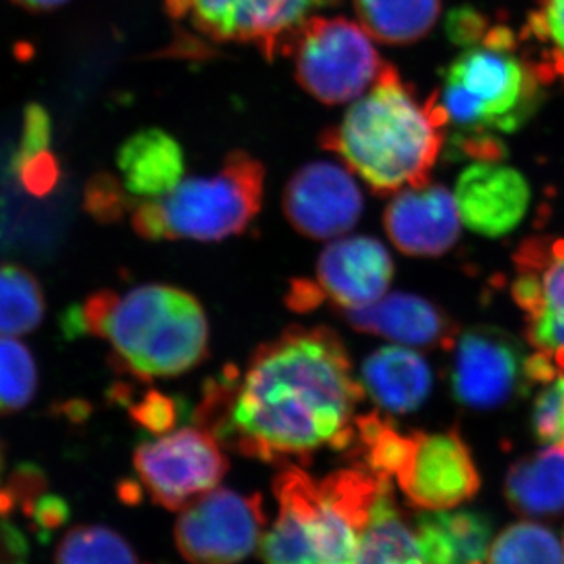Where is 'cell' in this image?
Returning a JSON list of instances; mask_svg holds the SVG:
<instances>
[{
    "mask_svg": "<svg viewBox=\"0 0 564 564\" xmlns=\"http://www.w3.org/2000/svg\"><path fill=\"white\" fill-rule=\"evenodd\" d=\"M362 399L339 334L293 325L259 345L243 372L228 364L207 380L193 419L229 451L296 466L351 447Z\"/></svg>",
    "mask_w": 564,
    "mask_h": 564,
    "instance_id": "6da1fadb",
    "label": "cell"
},
{
    "mask_svg": "<svg viewBox=\"0 0 564 564\" xmlns=\"http://www.w3.org/2000/svg\"><path fill=\"white\" fill-rule=\"evenodd\" d=\"M63 333L74 339L107 340L113 366L141 381L180 377L209 355V323L192 293L166 284L126 292L99 291L63 314Z\"/></svg>",
    "mask_w": 564,
    "mask_h": 564,
    "instance_id": "7a4b0ae2",
    "label": "cell"
},
{
    "mask_svg": "<svg viewBox=\"0 0 564 564\" xmlns=\"http://www.w3.org/2000/svg\"><path fill=\"white\" fill-rule=\"evenodd\" d=\"M445 126L432 101L419 102L391 65L356 99L343 121L322 137L345 166L378 195L430 182L443 150Z\"/></svg>",
    "mask_w": 564,
    "mask_h": 564,
    "instance_id": "3957f363",
    "label": "cell"
},
{
    "mask_svg": "<svg viewBox=\"0 0 564 564\" xmlns=\"http://www.w3.org/2000/svg\"><path fill=\"white\" fill-rule=\"evenodd\" d=\"M381 481L362 469L315 480L285 466L273 480L280 514L263 534V563L355 564Z\"/></svg>",
    "mask_w": 564,
    "mask_h": 564,
    "instance_id": "277c9868",
    "label": "cell"
},
{
    "mask_svg": "<svg viewBox=\"0 0 564 564\" xmlns=\"http://www.w3.org/2000/svg\"><path fill=\"white\" fill-rule=\"evenodd\" d=\"M545 76L540 66L518 51L514 33L491 25L444 69L434 109L451 139L513 133L532 118L544 98Z\"/></svg>",
    "mask_w": 564,
    "mask_h": 564,
    "instance_id": "5b68a950",
    "label": "cell"
},
{
    "mask_svg": "<svg viewBox=\"0 0 564 564\" xmlns=\"http://www.w3.org/2000/svg\"><path fill=\"white\" fill-rule=\"evenodd\" d=\"M263 181L261 162L232 152L220 172L182 181L169 195L137 204L133 231L152 242H218L239 236L261 210Z\"/></svg>",
    "mask_w": 564,
    "mask_h": 564,
    "instance_id": "8992f818",
    "label": "cell"
},
{
    "mask_svg": "<svg viewBox=\"0 0 564 564\" xmlns=\"http://www.w3.org/2000/svg\"><path fill=\"white\" fill-rule=\"evenodd\" d=\"M291 55L303 90L328 106L355 102L383 73L373 39L359 22L313 17L300 29Z\"/></svg>",
    "mask_w": 564,
    "mask_h": 564,
    "instance_id": "52a82bcc",
    "label": "cell"
},
{
    "mask_svg": "<svg viewBox=\"0 0 564 564\" xmlns=\"http://www.w3.org/2000/svg\"><path fill=\"white\" fill-rule=\"evenodd\" d=\"M337 0H165L174 21L214 43L252 44L273 61L318 10Z\"/></svg>",
    "mask_w": 564,
    "mask_h": 564,
    "instance_id": "ba28073f",
    "label": "cell"
},
{
    "mask_svg": "<svg viewBox=\"0 0 564 564\" xmlns=\"http://www.w3.org/2000/svg\"><path fill=\"white\" fill-rule=\"evenodd\" d=\"M265 529L261 494L218 488L182 510L174 538L193 564H237L258 549Z\"/></svg>",
    "mask_w": 564,
    "mask_h": 564,
    "instance_id": "9c48e42d",
    "label": "cell"
},
{
    "mask_svg": "<svg viewBox=\"0 0 564 564\" xmlns=\"http://www.w3.org/2000/svg\"><path fill=\"white\" fill-rule=\"evenodd\" d=\"M220 445L202 426L182 429L140 444L133 466L152 502L182 511L210 492L228 473V458Z\"/></svg>",
    "mask_w": 564,
    "mask_h": 564,
    "instance_id": "30bf717a",
    "label": "cell"
},
{
    "mask_svg": "<svg viewBox=\"0 0 564 564\" xmlns=\"http://www.w3.org/2000/svg\"><path fill=\"white\" fill-rule=\"evenodd\" d=\"M452 389L470 410L503 406L534 384L530 356L516 337L494 326L467 329L455 340Z\"/></svg>",
    "mask_w": 564,
    "mask_h": 564,
    "instance_id": "8fae6325",
    "label": "cell"
},
{
    "mask_svg": "<svg viewBox=\"0 0 564 564\" xmlns=\"http://www.w3.org/2000/svg\"><path fill=\"white\" fill-rule=\"evenodd\" d=\"M511 295L527 337L564 372V237H530L514 252Z\"/></svg>",
    "mask_w": 564,
    "mask_h": 564,
    "instance_id": "7c38bea8",
    "label": "cell"
},
{
    "mask_svg": "<svg viewBox=\"0 0 564 564\" xmlns=\"http://www.w3.org/2000/svg\"><path fill=\"white\" fill-rule=\"evenodd\" d=\"M282 207L296 232L307 239L329 240L355 228L364 198L347 166L313 162L293 174Z\"/></svg>",
    "mask_w": 564,
    "mask_h": 564,
    "instance_id": "4fadbf2b",
    "label": "cell"
},
{
    "mask_svg": "<svg viewBox=\"0 0 564 564\" xmlns=\"http://www.w3.org/2000/svg\"><path fill=\"white\" fill-rule=\"evenodd\" d=\"M395 481L406 499L423 510L458 507L480 488L473 454L456 430L417 432L413 454Z\"/></svg>",
    "mask_w": 564,
    "mask_h": 564,
    "instance_id": "5bb4252c",
    "label": "cell"
},
{
    "mask_svg": "<svg viewBox=\"0 0 564 564\" xmlns=\"http://www.w3.org/2000/svg\"><path fill=\"white\" fill-rule=\"evenodd\" d=\"M529 182L518 170L499 162H473L459 176L455 199L470 231L502 237L513 231L529 209Z\"/></svg>",
    "mask_w": 564,
    "mask_h": 564,
    "instance_id": "9a60e30c",
    "label": "cell"
},
{
    "mask_svg": "<svg viewBox=\"0 0 564 564\" xmlns=\"http://www.w3.org/2000/svg\"><path fill=\"white\" fill-rule=\"evenodd\" d=\"M392 278L391 254L372 237L336 240L323 250L317 262V284L340 313L383 299Z\"/></svg>",
    "mask_w": 564,
    "mask_h": 564,
    "instance_id": "2e32d148",
    "label": "cell"
},
{
    "mask_svg": "<svg viewBox=\"0 0 564 564\" xmlns=\"http://www.w3.org/2000/svg\"><path fill=\"white\" fill-rule=\"evenodd\" d=\"M459 221L455 195L430 182L397 193L384 212L389 239L415 258H433L451 250L459 237Z\"/></svg>",
    "mask_w": 564,
    "mask_h": 564,
    "instance_id": "e0dca14e",
    "label": "cell"
},
{
    "mask_svg": "<svg viewBox=\"0 0 564 564\" xmlns=\"http://www.w3.org/2000/svg\"><path fill=\"white\" fill-rule=\"evenodd\" d=\"M345 321L356 332L373 334L408 347L451 348L456 328L432 302L397 292L359 310L344 311Z\"/></svg>",
    "mask_w": 564,
    "mask_h": 564,
    "instance_id": "ac0fdd59",
    "label": "cell"
},
{
    "mask_svg": "<svg viewBox=\"0 0 564 564\" xmlns=\"http://www.w3.org/2000/svg\"><path fill=\"white\" fill-rule=\"evenodd\" d=\"M419 545L426 564H486L492 544L488 516L475 510H426L417 518Z\"/></svg>",
    "mask_w": 564,
    "mask_h": 564,
    "instance_id": "d6986e66",
    "label": "cell"
},
{
    "mask_svg": "<svg viewBox=\"0 0 564 564\" xmlns=\"http://www.w3.org/2000/svg\"><path fill=\"white\" fill-rule=\"evenodd\" d=\"M361 383L364 391L388 413L408 414L429 399L433 373L419 352L391 345L367 356Z\"/></svg>",
    "mask_w": 564,
    "mask_h": 564,
    "instance_id": "ffe728a7",
    "label": "cell"
},
{
    "mask_svg": "<svg viewBox=\"0 0 564 564\" xmlns=\"http://www.w3.org/2000/svg\"><path fill=\"white\" fill-rule=\"evenodd\" d=\"M122 187L133 199L148 202L169 195L185 173L180 143L159 129H147L131 137L118 152Z\"/></svg>",
    "mask_w": 564,
    "mask_h": 564,
    "instance_id": "44dd1931",
    "label": "cell"
},
{
    "mask_svg": "<svg viewBox=\"0 0 564 564\" xmlns=\"http://www.w3.org/2000/svg\"><path fill=\"white\" fill-rule=\"evenodd\" d=\"M505 496L516 511L532 518L564 513V448L549 445L516 463L507 474Z\"/></svg>",
    "mask_w": 564,
    "mask_h": 564,
    "instance_id": "7402d4cb",
    "label": "cell"
},
{
    "mask_svg": "<svg viewBox=\"0 0 564 564\" xmlns=\"http://www.w3.org/2000/svg\"><path fill=\"white\" fill-rule=\"evenodd\" d=\"M355 564H426L417 533L393 499L391 480L381 481Z\"/></svg>",
    "mask_w": 564,
    "mask_h": 564,
    "instance_id": "603a6c76",
    "label": "cell"
},
{
    "mask_svg": "<svg viewBox=\"0 0 564 564\" xmlns=\"http://www.w3.org/2000/svg\"><path fill=\"white\" fill-rule=\"evenodd\" d=\"M352 7L359 24L373 40L404 46L433 31L443 0H352Z\"/></svg>",
    "mask_w": 564,
    "mask_h": 564,
    "instance_id": "cb8c5ba5",
    "label": "cell"
},
{
    "mask_svg": "<svg viewBox=\"0 0 564 564\" xmlns=\"http://www.w3.org/2000/svg\"><path fill=\"white\" fill-rule=\"evenodd\" d=\"M44 314L46 299L35 274L18 263H0V334L32 333Z\"/></svg>",
    "mask_w": 564,
    "mask_h": 564,
    "instance_id": "d4e9b609",
    "label": "cell"
},
{
    "mask_svg": "<svg viewBox=\"0 0 564 564\" xmlns=\"http://www.w3.org/2000/svg\"><path fill=\"white\" fill-rule=\"evenodd\" d=\"M486 564H564V547L549 527L516 522L494 538Z\"/></svg>",
    "mask_w": 564,
    "mask_h": 564,
    "instance_id": "484cf974",
    "label": "cell"
},
{
    "mask_svg": "<svg viewBox=\"0 0 564 564\" xmlns=\"http://www.w3.org/2000/svg\"><path fill=\"white\" fill-rule=\"evenodd\" d=\"M55 564H148L126 538L104 525H79L63 536Z\"/></svg>",
    "mask_w": 564,
    "mask_h": 564,
    "instance_id": "4316f807",
    "label": "cell"
},
{
    "mask_svg": "<svg viewBox=\"0 0 564 564\" xmlns=\"http://www.w3.org/2000/svg\"><path fill=\"white\" fill-rule=\"evenodd\" d=\"M39 372L24 344L0 336V414L24 410L35 397Z\"/></svg>",
    "mask_w": 564,
    "mask_h": 564,
    "instance_id": "83f0119b",
    "label": "cell"
},
{
    "mask_svg": "<svg viewBox=\"0 0 564 564\" xmlns=\"http://www.w3.org/2000/svg\"><path fill=\"white\" fill-rule=\"evenodd\" d=\"M532 429L541 443L564 448V373L556 375L538 395Z\"/></svg>",
    "mask_w": 564,
    "mask_h": 564,
    "instance_id": "f1b7e54d",
    "label": "cell"
},
{
    "mask_svg": "<svg viewBox=\"0 0 564 564\" xmlns=\"http://www.w3.org/2000/svg\"><path fill=\"white\" fill-rule=\"evenodd\" d=\"M135 202L122 184L109 174L93 177L85 191V209L99 223L121 220L126 212L135 209Z\"/></svg>",
    "mask_w": 564,
    "mask_h": 564,
    "instance_id": "f546056e",
    "label": "cell"
},
{
    "mask_svg": "<svg viewBox=\"0 0 564 564\" xmlns=\"http://www.w3.org/2000/svg\"><path fill=\"white\" fill-rule=\"evenodd\" d=\"M529 32L547 44L552 65L564 74V0H540L538 9L530 14Z\"/></svg>",
    "mask_w": 564,
    "mask_h": 564,
    "instance_id": "4dcf8cb0",
    "label": "cell"
},
{
    "mask_svg": "<svg viewBox=\"0 0 564 564\" xmlns=\"http://www.w3.org/2000/svg\"><path fill=\"white\" fill-rule=\"evenodd\" d=\"M180 403L176 399L159 391L144 393L129 410L132 421L152 434L172 432L180 421Z\"/></svg>",
    "mask_w": 564,
    "mask_h": 564,
    "instance_id": "1f68e13d",
    "label": "cell"
},
{
    "mask_svg": "<svg viewBox=\"0 0 564 564\" xmlns=\"http://www.w3.org/2000/svg\"><path fill=\"white\" fill-rule=\"evenodd\" d=\"M11 170L22 187L33 196L50 195L61 180V165L50 150L32 155Z\"/></svg>",
    "mask_w": 564,
    "mask_h": 564,
    "instance_id": "d6a6232c",
    "label": "cell"
},
{
    "mask_svg": "<svg viewBox=\"0 0 564 564\" xmlns=\"http://www.w3.org/2000/svg\"><path fill=\"white\" fill-rule=\"evenodd\" d=\"M51 147V118L47 111L39 104H31L25 109L24 115V129H22V137L20 148L14 152L13 161H11V169L20 165V163L28 161L32 155L39 152L47 151Z\"/></svg>",
    "mask_w": 564,
    "mask_h": 564,
    "instance_id": "836d02e7",
    "label": "cell"
},
{
    "mask_svg": "<svg viewBox=\"0 0 564 564\" xmlns=\"http://www.w3.org/2000/svg\"><path fill=\"white\" fill-rule=\"evenodd\" d=\"M69 514V505L63 497L57 494H43L25 516L31 519L36 538L41 543H47L51 534L68 522Z\"/></svg>",
    "mask_w": 564,
    "mask_h": 564,
    "instance_id": "e575fe53",
    "label": "cell"
},
{
    "mask_svg": "<svg viewBox=\"0 0 564 564\" xmlns=\"http://www.w3.org/2000/svg\"><path fill=\"white\" fill-rule=\"evenodd\" d=\"M22 513L28 514L33 502L46 492L47 477L39 464L21 463L14 467L6 486Z\"/></svg>",
    "mask_w": 564,
    "mask_h": 564,
    "instance_id": "d590c367",
    "label": "cell"
},
{
    "mask_svg": "<svg viewBox=\"0 0 564 564\" xmlns=\"http://www.w3.org/2000/svg\"><path fill=\"white\" fill-rule=\"evenodd\" d=\"M489 28H491L489 22L478 11L469 9V7L455 10L447 20L448 39L463 47L484 39Z\"/></svg>",
    "mask_w": 564,
    "mask_h": 564,
    "instance_id": "8d00e7d4",
    "label": "cell"
},
{
    "mask_svg": "<svg viewBox=\"0 0 564 564\" xmlns=\"http://www.w3.org/2000/svg\"><path fill=\"white\" fill-rule=\"evenodd\" d=\"M29 554L25 534L9 519L0 518V564H29Z\"/></svg>",
    "mask_w": 564,
    "mask_h": 564,
    "instance_id": "74e56055",
    "label": "cell"
},
{
    "mask_svg": "<svg viewBox=\"0 0 564 564\" xmlns=\"http://www.w3.org/2000/svg\"><path fill=\"white\" fill-rule=\"evenodd\" d=\"M323 302H326V296L317 282L306 280V278H299V280L289 282L285 304L293 313H313Z\"/></svg>",
    "mask_w": 564,
    "mask_h": 564,
    "instance_id": "f35d334b",
    "label": "cell"
},
{
    "mask_svg": "<svg viewBox=\"0 0 564 564\" xmlns=\"http://www.w3.org/2000/svg\"><path fill=\"white\" fill-rule=\"evenodd\" d=\"M29 11H50L62 7L68 0H11Z\"/></svg>",
    "mask_w": 564,
    "mask_h": 564,
    "instance_id": "ab89813d",
    "label": "cell"
},
{
    "mask_svg": "<svg viewBox=\"0 0 564 564\" xmlns=\"http://www.w3.org/2000/svg\"><path fill=\"white\" fill-rule=\"evenodd\" d=\"M0 473H2V451H0Z\"/></svg>",
    "mask_w": 564,
    "mask_h": 564,
    "instance_id": "60d3db41",
    "label": "cell"
},
{
    "mask_svg": "<svg viewBox=\"0 0 564 564\" xmlns=\"http://www.w3.org/2000/svg\"><path fill=\"white\" fill-rule=\"evenodd\" d=\"M563 547H564V541H563Z\"/></svg>",
    "mask_w": 564,
    "mask_h": 564,
    "instance_id": "b9f144b4",
    "label": "cell"
}]
</instances>
